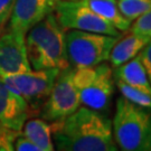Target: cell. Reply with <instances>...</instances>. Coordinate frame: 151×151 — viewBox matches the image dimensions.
I'll use <instances>...</instances> for the list:
<instances>
[{
  "instance_id": "obj_1",
  "label": "cell",
  "mask_w": 151,
  "mask_h": 151,
  "mask_svg": "<svg viewBox=\"0 0 151 151\" xmlns=\"http://www.w3.org/2000/svg\"><path fill=\"white\" fill-rule=\"evenodd\" d=\"M54 147L60 151H116L112 122L100 111L80 106L62 121L50 123Z\"/></svg>"
},
{
  "instance_id": "obj_2",
  "label": "cell",
  "mask_w": 151,
  "mask_h": 151,
  "mask_svg": "<svg viewBox=\"0 0 151 151\" xmlns=\"http://www.w3.org/2000/svg\"><path fill=\"white\" fill-rule=\"evenodd\" d=\"M26 50L32 70L65 68L68 64L65 29L52 12L37 22L25 36Z\"/></svg>"
},
{
  "instance_id": "obj_3",
  "label": "cell",
  "mask_w": 151,
  "mask_h": 151,
  "mask_svg": "<svg viewBox=\"0 0 151 151\" xmlns=\"http://www.w3.org/2000/svg\"><path fill=\"white\" fill-rule=\"evenodd\" d=\"M112 132L121 150L150 151L151 109L137 105L121 95L115 104Z\"/></svg>"
},
{
  "instance_id": "obj_4",
  "label": "cell",
  "mask_w": 151,
  "mask_h": 151,
  "mask_svg": "<svg viewBox=\"0 0 151 151\" xmlns=\"http://www.w3.org/2000/svg\"><path fill=\"white\" fill-rule=\"evenodd\" d=\"M73 80L81 104L95 111H106L114 93V76L111 66L105 62L91 67L74 70Z\"/></svg>"
},
{
  "instance_id": "obj_5",
  "label": "cell",
  "mask_w": 151,
  "mask_h": 151,
  "mask_svg": "<svg viewBox=\"0 0 151 151\" xmlns=\"http://www.w3.org/2000/svg\"><path fill=\"white\" fill-rule=\"evenodd\" d=\"M119 37L121 36L68 29L65 32L68 64L74 68H81L106 62Z\"/></svg>"
},
{
  "instance_id": "obj_6",
  "label": "cell",
  "mask_w": 151,
  "mask_h": 151,
  "mask_svg": "<svg viewBox=\"0 0 151 151\" xmlns=\"http://www.w3.org/2000/svg\"><path fill=\"white\" fill-rule=\"evenodd\" d=\"M74 67L60 70L54 86L40 108V115L47 122H57L74 113L81 106V100L73 80Z\"/></svg>"
},
{
  "instance_id": "obj_7",
  "label": "cell",
  "mask_w": 151,
  "mask_h": 151,
  "mask_svg": "<svg viewBox=\"0 0 151 151\" xmlns=\"http://www.w3.org/2000/svg\"><path fill=\"white\" fill-rule=\"evenodd\" d=\"M60 68L32 70L14 75H1L11 90L22 95L32 110L40 109L54 86Z\"/></svg>"
},
{
  "instance_id": "obj_8",
  "label": "cell",
  "mask_w": 151,
  "mask_h": 151,
  "mask_svg": "<svg viewBox=\"0 0 151 151\" xmlns=\"http://www.w3.org/2000/svg\"><path fill=\"white\" fill-rule=\"evenodd\" d=\"M57 22L65 30L75 29L111 36H121L112 24L95 15L78 0H60L54 10Z\"/></svg>"
},
{
  "instance_id": "obj_9",
  "label": "cell",
  "mask_w": 151,
  "mask_h": 151,
  "mask_svg": "<svg viewBox=\"0 0 151 151\" xmlns=\"http://www.w3.org/2000/svg\"><path fill=\"white\" fill-rule=\"evenodd\" d=\"M32 70L25 36L9 29L0 36V76L20 74Z\"/></svg>"
},
{
  "instance_id": "obj_10",
  "label": "cell",
  "mask_w": 151,
  "mask_h": 151,
  "mask_svg": "<svg viewBox=\"0 0 151 151\" xmlns=\"http://www.w3.org/2000/svg\"><path fill=\"white\" fill-rule=\"evenodd\" d=\"M60 0H16L10 16V29L26 36L37 22L54 12Z\"/></svg>"
},
{
  "instance_id": "obj_11",
  "label": "cell",
  "mask_w": 151,
  "mask_h": 151,
  "mask_svg": "<svg viewBox=\"0 0 151 151\" xmlns=\"http://www.w3.org/2000/svg\"><path fill=\"white\" fill-rule=\"evenodd\" d=\"M28 104L0 77V128L20 131L28 118Z\"/></svg>"
},
{
  "instance_id": "obj_12",
  "label": "cell",
  "mask_w": 151,
  "mask_h": 151,
  "mask_svg": "<svg viewBox=\"0 0 151 151\" xmlns=\"http://www.w3.org/2000/svg\"><path fill=\"white\" fill-rule=\"evenodd\" d=\"M150 39L151 38L147 37L145 35L131 32V30L124 37H119L113 45L109 56L111 66L115 68L129 62L130 60L134 58L146 47V45L150 42Z\"/></svg>"
},
{
  "instance_id": "obj_13",
  "label": "cell",
  "mask_w": 151,
  "mask_h": 151,
  "mask_svg": "<svg viewBox=\"0 0 151 151\" xmlns=\"http://www.w3.org/2000/svg\"><path fill=\"white\" fill-rule=\"evenodd\" d=\"M113 76L114 78L124 82L131 87L151 95V83L139 55L119 67H115Z\"/></svg>"
},
{
  "instance_id": "obj_14",
  "label": "cell",
  "mask_w": 151,
  "mask_h": 151,
  "mask_svg": "<svg viewBox=\"0 0 151 151\" xmlns=\"http://www.w3.org/2000/svg\"><path fill=\"white\" fill-rule=\"evenodd\" d=\"M95 15L112 24L120 32H127L131 27V22L121 14L116 0H78Z\"/></svg>"
},
{
  "instance_id": "obj_15",
  "label": "cell",
  "mask_w": 151,
  "mask_h": 151,
  "mask_svg": "<svg viewBox=\"0 0 151 151\" xmlns=\"http://www.w3.org/2000/svg\"><path fill=\"white\" fill-rule=\"evenodd\" d=\"M20 133L32 140L40 151H53L55 149L52 138V127L44 119L26 120Z\"/></svg>"
},
{
  "instance_id": "obj_16",
  "label": "cell",
  "mask_w": 151,
  "mask_h": 151,
  "mask_svg": "<svg viewBox=\"0 0 151 151\" xmlns=\"http://www.w3.org/2000/svg\"><path fill=\"white\" fill-rule=\"evenodd\" d=\"M116 2L121 14L131 22L151 10V0H116Z\"/></svg>"
},
{
  "instance_id": "obj_17",
  "label": "cell",
  "mask_w": 151,
  "mask_h": 151,
  "mask_svg": "<svg viewBox=\"0 0 151 151\" xmlns=\"http://www.w3.org/2000/svg\"><path fill=\"white\" fill-rule=\"evenodd\" d=\"M114 82H115L121 95L123 97H125L127 100H129L130 102L134 103L137 105L151 109V95L146 94V93L139 91L137 88H133V87H131L130 85L125 84L124 82L120 81V80L114 78Z\"/></svg>"
},
{
  "instance_id": "obj_18",
  "label": "cell",
  "mask_w": 151,
  "mask_h": 151,
  "mask_svg": "<svg viewBox=\"0 0 151 151\" xmlns=\"http://www.w3.org/2000/svg\"><path fill=\"white\" fill-rule=\"evenodd\" d=\"M129 29L131 32H138L151 38V10L137 18Z\"/></svg>"
},
{
  "instance_id": "obj_19",
  "label": "cell",
  "mask_w": 151,
  "mask_h": 151,
  "mask_svg": "<svg viewBox=\"0 0 151 151\" xmlns=\"http://www.w3.org/2000/svg\"><path fill=\"white\" fill-rule=\"evenodd\" d=\"M20 131L0 128V151H12L14 143Z\"/></svg>"
},
{
  "instance_id": "obj_20",
  "label": "cell",
  "mask_w": 151,
  "mask_h": 151,
  "mask_svg": "<svg viewBox=\"0 0 151 151\" xmlns=\"http://www.w3.org/2000/svg\"><path fill=\"white\" fill-rule=\"evenodd\" d=\"M14 150L16 151H40V149L38 148L32 140H29L28 138H26L25 135H22L20 132L18 137L15 140L14 143Z\"/></svg>"
},
{
  "instance_id": "obj_21",
  "label": "cell",
  "mask_w": 151,
  "mask_h": 151,
  "mask_svg": "<svg viewBox=\"0 0 151 151\" xmlns=\"http://www.w3.org/2000/svg\"><path fill=\"white\" fill-rule=\"evenodd\" d=\"M16 0H0V26H4L10 19Z\"/></svg>"
},
{
  "instance_id": "obj_22",
  "label": "cell",
  "mask_w": 151,
  "mask_h": 151,
  "mask_svg": "<svg viewBox=\"0 0 151 151\" xmlns=\"http://www.w3.org/2000/svg\"><path fill=\"white\" fill-rule=\"evenodd\" d=\"M139 57H140L141 62L145 66L148 78H149V81L151 83V39L150 42L146 45V47L140 52Z\"/></svg>"
}]
</instances>
